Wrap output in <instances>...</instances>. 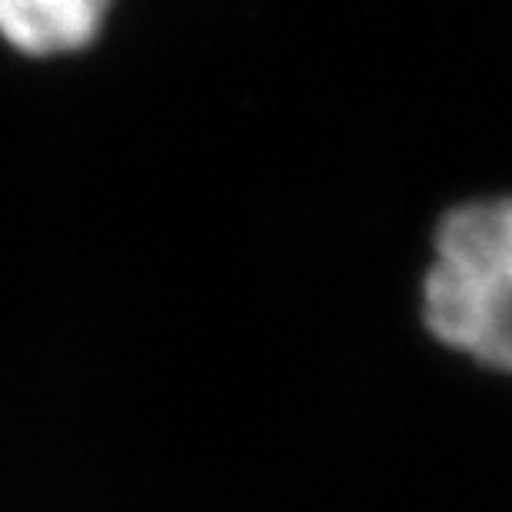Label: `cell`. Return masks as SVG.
Here are the masks:
<instances>
[{"instance_id":"1","label":"cell","mask_w":512,"mask_h":512,"mask_svg":"<svg viewBox=\"0 0 512 512\" xmlns=\"http://www.w3.org/2000/svg\"><path fill=\"white\" fill-rule=\"evenodd\" d=\"M416 316L443 353L512 380V190L469 193L436 213Z\"/></svg>"},{"instance_id":"2","label":"cell","mask_w":512,"mask_h":512,"mask_svg":"<svg viewBox=\"0 0 512 512\" xmlns=\"http://www.w3.org/2000/svg\"><path fill=\"white\" fill-rule=\"evenodd\" d=\"M114 0H0V37L20 54H74L100 34Z\"/></svg>"}]
</instances>
